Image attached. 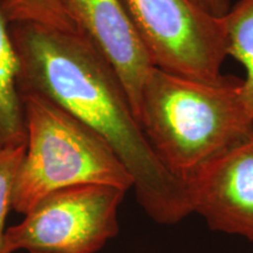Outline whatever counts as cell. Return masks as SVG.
Wrapping results in <instances>:
<instances>
[{
  "label": "cell",
  "instance_id": "obj_1",
  "mask_svg": "<svg viewBox=\"0 0 253 253\" xmlns=\"http://www.w3.org/2000/svg\"><path fill=\"white\" fill-rule=\"evenodd\" d=\"M20 72L19 90L61 107L103 138L132 179L136 199L161 225L190 214L185 183L167 169L148 141L121 80L86 37L36 24H9Z\"/></svg>",
  "mask_w": 253,
  "mask_h": 253
},
{
  "label": "cell",
  "instance_id": "obj_2",
  "mask_svg": "<svg viewBox=\"0 0 253 253\" xmlns=\"http://www.w3.org/2000/svg\"><path fill=\"white\" fill-rule=\"evenodd\" d=\"M242 87L243 79L233 75L205 82L151 69L137 119L158 158L183 182L253 132Z\"/></svg>",
  "mask_w": 253,
  "mask_h": 253
},
{
  "label": "cell",
  "instance_id": "obj_3",
  "mask_svg": "<svg viewBox=\"0 0 253 253\" xmlns=\"http://www.w3.org/2000/svg\"><path fill=\"white\" fill-rule=\"evenodd\" d=\"M26 151L19 167L12 209L26 214L58 190L112 185L128 191L132 179L109 144L58 104L34 91H20Z\"/></svg>",
  "mask_w": 253,
  "mask_h": 253
},
{
  "label": "cell",
  "instance_id": "obj_4",
  "mask_svg": "<svg viewBox=\"0 0 253 253\" xmlns=\"http://www.w3.org/2000/svg\"><path fill=\"white\" fill-rule=\"evenodd\" d=\"M125 190L86 184L58 190L6 230L7 253H97L118 236Z\"/></svg>",
  "mask_w": 253,
  "mask_h": 253
},
{
  "label": "cell",
  "instance_id": "obj_5",
  "mask_svg": "<svg viewBox=\"0 0 253 253\" xmlns=\"http://www.w3.org/2000/svg\"><path fill=\"white\" fill-rule=\"evenodd\" d=\"M153 59L162 71L205 82L225 78L223 19L191 0H120Z\"/></svg>",
  "mask_w": 253,
  "mask_h": 253
},
{
  "label": "cell",
  "instance_id": "obj_6",
  "mask_svg": "<svg viewBox=\"0 0 253 253\" xmlns=\"http://www.w3.org/2000/svg\"><path fill=\"white\" fill-rule=\"evenodd\" d=\"M192 213L211 230L253 243V132L184 179Z\"/></svg>",
  "mask_w": 253,
  "mask_h": 253
},
{
  "label": "cell",
  "instance_id": "obj_7",
  "mask_svg": "<svg viewBox=\"0 0 253 253\" xmlns=\"http://www.w3.org/2000/svg\"><path fill=\"white\" fill-rule=\"evenodd\" d=\"M60 2L77 32L99 49L116 72L137 118L142 87L155 65L121 1L60 0Z\"/></svg>",
  "mask_w": 253,
  "mask_h": 253
},
{
  "label": "cell",
  "instance_id": "obj_8",
  "mask_svg": "<svg viewBox=\"0 0 253 253\" xmlns=\"http://www.w3.org/2000/svg\"><path fill=\"white\" fill-rule=\"evenodd\" d=\"M19 72L20 63L9 24L0 6V149L26 144Z\"/></svg>",
  "mask_w": 253,
  "mask_h": 253
},
{
  "label": "cell",
  "instance_id": "obj_9",
  "mask_svg": "<svg viewBox=\"0 0 253 253\" xmlns=\"http://www.w3.org/2000/svg\"><path fill=\"white\" fill-rule=\"evenodd\" d=\"M227 56L245 68L242 96L253 120V0H238L223 18Z\"/></svg>",
  "mask_w": 253,
  "mask_h": 253
},
{
  "label": "cell",
  "instance_id": "obj_10",
  "mask_svg": "<svg viewBox=\"0 0 253 253\" xmlns=\"http://www.w3.org/2000/svg\"><path fill=\"white\" fill-rule=\"evenodd\" d=\"M8 24H36L62 32H77L60 0H0Z\"/></svg>",
  "mask_w": 253,
  "mask_h": 253
},
{
  "label": "cell",
  "instance_id": "obj_11",
  "mask_svg": "<svg viewBox=\"0 0 253 253\" xmlns=\"http://www.w3.org/2000/svg\"><path fill=\"white\" fill-rule=\"evenodd\" d=\"M26 151V144L0 149V253H7L5 246L6 219L12 209L15 178Z\"/></svg>",
  "mask_w": 253,
  "mask_h": 253
},
{
  "label": "cell",
  "instance_id": "obj_12",
  "mask_svg": "<svg viewBox=\"0 0 253 253\" xmlns=\"http://www.w3.org/2000/svg\"><path fill=\"white\" fill-rule=\"evenodd\" d=\"M191 1L214 18H223L231 7L229 0H191Z\"/></svg>",
  "mask_w": 253,
  "mask_h": 253
},
{
  "label": "cell",
  "instance_id": "obj_13",
  "mask_svg": "<svg viewBox=\"0 0 253 253\" xmlns=\"http://www.w3.org/2000/svg\"><path fill=\"white\" fill-rule=\"evenodd\" d=\"M37 253H41V252H37Z\"/></svg>",
  "mask_w": 253,
  "mask_h": 253
}]
</instances>
